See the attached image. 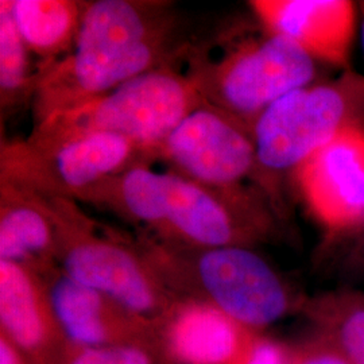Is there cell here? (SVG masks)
I'll use <instances>...</instances> for the list:
<instances>
[{"label": "cell", "instance_id": "6da1fadb", "mask_svg": "<svg viewBox=\"0 0 364 364\" xmlns=\"http://www.w3.org/2000/svg\"><path fill=\"white\" fill-rule=\"evenodd\" d=\"M191 46L168 1H85L77 38L61 60L38 66L34 124L132 78L173 65Z\"/></svg>", "mask_w": 364, "mask_h": 364}, {"label": "cell", "instance_id": "7a4b0ae2", "mask_svg": "<svg viewBox=\"0 0 364 364\" xmlns=\"http://www.w3.org/2000/svg\"><path fill=\"white\" fill-rule=\"evenodd\" d=\"M150 165L105 180L84 203L144 224L156 239L189 247L255 248L279 232V215L259 188L215 189Z\"/></svg>", "mask_w": 364, "mask_h": 364}, {"label": "cell", "instance_id": "3957f363", "mask_svg": "<svg viewBox=\"0 0 364 364\" xmlns=\"http://www.w3.org/2000/svg\"><path fill=\"white\" fill-rule=\"evenodd\" d=\"M135 240L174 296L209 304L252 332L301 312L306 299L255 248L189 247L150 235Z\"/></svg>", "mask_w": 364, "mask_h": 364}, {"label": "cell", "instance_id": "277c9868", "mask_svg": "<svg viewBox=\"0 0 364 364\" xmlns=\"http://www.w3.org/2000/svg\"><path fill=\"white\" fill-rule=\"evenodd\" d=\"M353 127H364V77L350 69L290 92L257 119L251 129L255 183L278 215L279 178L293 176L317 150Z\"/></svg>", "mask_w": 364, "mask_h": 364}, {"label": "cell", "instance_id": "5b68a950", "mask_svg": "<svg viewBox=\"0 0 364 364\" xmlns=\"http://www.w3.org/2000/svg\"><path fill=\"white\" fill-rule=\"evenodd\" d=\"M205 105L195 82L174 65L132 78L112 91L52 114L34 124L27 144L49 147L92 134L130 139L156 156L182 119ZM158 159V158H156Z\"/></svg>", "mask_w": 364, "mask_h": 364}, {"label": "cell", "instance_id": "8992f818", "mask_svg": "<svg viewBox=\"0 0 364 364\" xmlns=\"http://www.w3.org/2000/svg\"><path fill=\"white\" fill-rule=\"evenodd\" d=\"M46 201L57 230L55 262L72 279L156 324L180 301L135 239L96 223L77 201Z\"/></svg>", "mask_w": 364, "mask_h": 364}, {"label": "cell", "instance_id": "52a82bcc", "mask_svg": "<svg viewBox=\"0 0 364 364\" xmlns=\"http://www.w3.org/2000/svg\"><path fill=\"white\" fill-rule=\"evenodd\" d=\"M186 57L188 76L204 103L250 129L275 102L318 80V63L311 54L266 28L259 36L227 42L219 55L191 48Z\"/></svg>", "mask_w": 364, "mask_h": 364}, {"label": "cell", "instance_id": "ba28073f", "mask_svg": "<svg viewBox=\"0 0 364 364\" xmlns=\"http://www.w3.org/2000/svg\"><path fill=\"white\" fill-rule=\"evenodd\" d=\"M156 156L130 139L92 134L49 147L26 141L3 142L0 181L46 198L84 201L105 180Z\"/></svg>", "mask_w": 364, "mask_h": 364}, {"label": "cell", "instance_id": "9c48e42d", "mask_svg": "<svg viewBox=\"0 0 364 364\" xmlns=\"http://www.w3.org/2000/svg\"><path fill=\"white\" fill-rule=\"evenodd\" d=\"M156 158L170 170L215 189L255 181L257 153L251 129L209 105L197 107L159 144Z\"/></svg>", "mask_w": 364, "mask_h": 364}, {"label": "cell", "instance_id": "30bf717a", "mask_svg": "<svg viewBox=\"0 0 364 364\" xmlns=\"http://www.w3.org/2000/svg\"><path fill=\"white\" fill-rule=\"evenodd\" d=\"M296 188L331 245L364 228V127L341 132L293 173Z\"/></svg>", "mask_w": 364, "mask_h": 364}, {"label": "cell", "instance_id": "8fae6325", "mask_svg": "<svg viewBox=\"0 0 364 364\" xmlns=\"http://www.w3.org/2000/svg\"><path fill=\"white\" fill-rule=\"evenodd\" d=\"M66 341L77 347H156V323L84 287L57 264L38 273Z\"/></svg>", "mask_w": 364, "mask_h": 364}, {"label": "cell", "instance_id": "7c38bea8", "mask_svg": "<svg viewBox=\"0 0 364 364\" xmlns=\"http://www.w3.org/2000/svg\"><path fill=\"white\" fill-rule=\"evenodd\" d=\"M260 26L287 37L318 64L348 70L356 28V6L350 0L250 1Z\"/></svg>", "mask_w": 364, "mask_h": 364}, {"label": "cell", "instance_id": "4fadbf2b", "mask_svg": "<svg viewBox=\"0 0 364 364\" xmlns=\"http://www.w3.org/2000/svg\"><path fill=\"white\" fill-rule=\"evenodd\" d=\"M156 344L168 364H239L257 332L218 308L180 299L156 326Z\"/></svg>", "mask_w": 364, "mask_h": 364}, {"label": "cell", "instance_id": "5bb4252c", "mask_svg": "<svg viewBox=\"0 0 364 364\" xmlns=\"http://www.w3.org/2000/svg\"><path fill=\"white\" fill-rule=\"evenodd\" d=\"M0 329L33 364H57L68 341L37 272L0 260Z\"/></svg>", "mask_w": 364, "mask_h": 364}, {"label": "cell", "instance_id": "9a60e30c", "mask_svg": "<svg viewBox=\"0 0 364 364\" xmlns=\"http://www.w3.org/2000/svg\"><path fill=\"white\" fill-rule=\"evenodd\" d=\"M57 230L45 197L0 181V260L41 273L55 266Z\"/></svg>", "mask_w": 364, "mask_h": 364}, {"label": "cell", "instance_id": "2e32d148", "mask_svg": "<svg viewBox=\"0 0 364 364\" xmlns=\"http://www.w3.org/2000/svg\"><path fill=\"white\" fill-rule=\"evenodd\" d=\"M85 1L10 0L14 23L27 49L49 65L75 46Z\"/></svg>", "mask_w": 364, "mask_h": 364}, {"label": "cell", "instance_id": "e0dca14e", "mask_svg": "<svg viewBox=\"0 0 364 364\" xmlns=\"http://www.w3.org/2000/svg\"><path fill=\"white\" fill-rule=\"evenodd\" d=\"M301 313L352 364H364V289L340 287L306 297Z\"/></svg>", "mask_w": 364, "mask_h": 364}, {"label": "cell", "instance_id": "ac0fdd59", "mask_svg": "<svg viewBox=\"0 0 364 364\" xmlns=\"http://www.w3.org/2000/svg\"><path fill=\"white\" fill-rule=\"evenodd\" d=\"M31 52L21 38L10 0L0 1V107L1 117L33 103L39 70H33Z\"/></svg>", "mask_w": 364, "mask_h": 364}, {"label": "cell", "instance_id": "d6986e66", "mask_svg": "<svg viewBox=\"0 0 364 364\" xmlns=\"http://www.w3.org/2000/svg\"><path fill=\"white\" fill-rule=\"evenodd\" d=\"M156 347L151 346H111L77 347L68 343L57 364H164Z\"/></svg>", "mask_w": 364, "mask_h": 364}, {"label": "cell", "instance_id": "ffe728a7", "mask_svg": "<svg viewBox=\"0 0 364 364\" xmlns=\"http://www.w3.org/2000/svg\"><path fill=\"white\" fill-rule=\"evenodd\" d=\"M323 247L329 267L343 287H359L364 284V228Z\"/></svg>", "mask_w": 364, "mask_h": 364}, {"label": "cell", "instance_id": "44dd1931", "mask_svg": "<svg viewBox=\"0 0 364 364\" xmlns=\"http://www.w3.org/2000/svg\"><path fill=\"white\" fill-rule=\"evenodd\" d=\"M293 347L257 333L239 364H290Z\"/></svg>", "mask_w": 364, "mask_h": 364}, {"label": "cell", "instance_id": "7402d4cb", "mask_svg": "<svg viewBox=\"0 0 364 364\" xmlns=\"http://www.w3.org/2000/svg\"><path fill=\"white\" fill-rule=\"evenodd\" d=\"M290 364H352L341 352L320 336L312 338L293 347Z\"/></svg>", "mask_w": 364, "mask_h": 364}, {"label": "cell", "instance_id": "603a6c76", "mask_svg": "<svg viewBox=\"0 0 364 364\" xmlns=\"http://www.w3.org/2000/svg\"><path fill=\"white\" fill-rule=\"evenodd\" d=\"M0 364H33L10 338L0 333Z\"/></svg>", "mask_w": 364, "mask_h": 364}, {"label": "cell", "instance_id": "cb8c5ba5", "mask_svg": "<svg viewBox=\"0 0 364 364\" xmlns=\"http://www.w3.org/2000/svg\"><path fill=\"white\" fill-rule=\"evenodd\" d=\"M360 9H362V13H363V26H362V34H363V48H364V1L360 3Z\"/></svg>", "mask_w": 364, "mask_h": 364}, {"label": "cell", "instance_id": "d4e9b609", "mask_svg": "<svg viewBox=\"0 0 364 364\" xmlns=\"http://www.w3.org/2000/svg\"><path fill=\"white\" fill-rule=\"evenodd\" d=\"M164 364H168V363H166V362H165V363H164Z\"/></svg>", "mask_w": 364, "mask_h": 364}]
</instances>
